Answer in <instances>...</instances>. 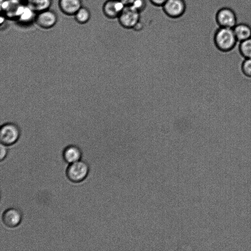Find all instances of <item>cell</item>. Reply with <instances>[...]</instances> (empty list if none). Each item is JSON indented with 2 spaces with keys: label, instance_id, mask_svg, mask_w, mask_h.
<instances>
[{
  "label": "cell",
  "instance_id": "10",
  "mask_svg": "<svg viewBox=\"0 0 251 251\" xmlns=\"http://www.w3.org/2000/svg\"><path fill=\"white\" fill-rule=\"evenodd\" d=\"M36 15L37 13L25 2L18 10L15 21L21 25H30L35 22Z\"/></svg>",
  "mask_w": 251,
  "mask_h": 251
},
{
  "label": "cell",
  "instance_id": "17",
  "mask_svg": "<svg viewBox=\"0 0 251 251\" xmlns=\"http://www.w3.org/2000/svg\"><path fill=\"white\" fill-rule=\"evenodd\" d=\"M239 50L244 58H251V37L240 42Z\"/></svg>",
  "mask_w": 251,
  "mask_h": 251
},
{
  "label": "cell",
  "instance_id": "14",
  "mask_svg": "<svg viewBox=\"0 0 251 251\" xmlns=\"http://www.w3.org/2000/svg\"><path fill=\"white\" fill-rule=\"evenodd\" d=\"M233 29L238 42H242L251 37V27L247 24H236Z\"/></svg>",
  "mask_w": 251,
  "mask_h": 251
},
{
  "label": "cell",
  "instance_id": "13",
  "mask_svg": "<svg viewBox=\"0 0 251 251\" xmlns=\"http://www.w3.org/2000/svg\"><path fill=\"white\" fill-rule=\"evenodd\" d=\"M81 156V150L75 145H69L63 151V157L64 160L69 164L80 160Z\"/></svg>",
  "mask_w": 251,
  "mask_h": 251
},
{
  "label": "cell",
  "instance_id": "16",
  "mask_svg": "<svg viewBox=\"0 0 251 251\" xmlns=\"http://www.w3.org/2000/svg\"><path fill=\"white\" fill-rule=\"evenodd\" d=\"M75 21L80 24H85L91 18V12L86 7L82 6L74 15Z\"/></svg>",
  "mask_w": 251,
  "mask_h": 251
},
{
  "label": "cell",
  "instance_id": "19",
  "mask_svg": "<svg viewBox=\"0 0 251 251\" xmlns=\"http://www.w3.org/2000/svg\"><path fill=\"white\" fill-rule=\"evenodd\" d=\"M130 6L140 13L144 11L147 6L146 0H134Z\"/></svg>",
  "mask_w": 251,
  "mask_h": 251
},
{
  "label": "cell",
  "instance_id": "6",
  "mask_svg": "<svg viewBox=\"0 0 251 251\" xmlns=\"http://www.w3.org/2000/svg\"><path fill=\"white\" fill-rule=\"evenodd\" d=\"M58 21L55 12L50 9L37 13L35 23L40 27L49 29L53 27Z\"/></svg>",
  "mask_w": 251,
  "mask_h": 251
},
{
  "label": "cell",
  "instance_id": "20",
  "mask_svg": "<svg viewBox=\"0 0 251 251\" xmlns=\"http://www.w3.org/2000/svg\"><path fill=\"white\" fill-rule=\"evenodd\" d=\"M0 159L1 161H2L6 157V156L7 154V153H8V150L7 148V146L0 143Z\"/></svg>",
  "mask_w": 251,
  "mask_h": 251
},
{
  "label": "cell",
  "instance_id": "1",
  "mask_svg": "<svg viewBox=\"0 0 251 251\" xmlns=\"http://www.w3.org/2000/svg\"><path fill=\"white\" fill-rule=\"evenodd\" d=\"M214 41L216 48L224 52L233 50L238 42L233 28L224 27H221L216 31Z\"/></svg>",
  "mask_w": 251,
  "mask_h": 251
},
{
  "label": "cell",
  "instance_id": "22",
  "mask_svg": "<svg viewBox=\"0 0 251 251\" xmlns=\"http://www.w3.org/2000/svg\"><path fill=\"white\" fill-rule=\"evenodd\" d=\"M126 6H130L134 0H120Z\"/></svg>",
  "mask_w": 251,
  "mask_h": 251
},
{
  "label": "cell",
  "instance_id": "15",
  "mask_svg": "<svg viewBox=\"0 0 251 251\" xmlns=\"http://www.w3.org/2000/svg\"><path fill=\"white\" fill-rule=\"evenodd\" d=\"M25 3L37 13L50 9L51 0H24Z\"/></svg>",
  "mask_w": 251,
  "mask_h": 251
},
{
  "label": "cell",
  "instance_id": "21",
  "mask_svg": "<svg viewBox=\"0 0 251 251\" xmlns=\"http://www.w3.org/2000/svg\"><path fill=\"white\" fill-rule=\"evenodd\" d=\"M151 3L156 6H161L164 4L167 0H149Z\"/></svg>",
  "mask_w": 251,
  "mask_h": 251
},
{
  "label": "cell",
  "instance_id": "5",
  "mask_svg": "<svg viewBox=\"0 0 251 251\" xmlns=\"http://www.w3.org/2000/svg\"><path fill=\"white\" fill-rule=\"evenodd\" d=\"M186 5L184 0H167L162 6L165 14L171 18H178L185 13Z\"/></svg>",
  "mask_w": 251,
  "mask_h": 251
},
{
  "label": "cell",
  "instance_id": "9",
  "mask_svg": "<svg viewBox=\"0 0 251 251\" xmlns=\"http://www.w3.org/2000/svg\"><path fill=\"white\" fill-rule=\"evenodd\" d=\"M126 6L120 0H106L102 7L103 14L108 18H118Z\"/></svg>",
  "mask_w": 251,
  "mask_h": 251
},
{
  "label": "cell",
  "instance_id": "2",
  "mask_svg": "<svg viewBox=\"0 0 251 251\" xmlns=\"http://www.w3.org/2000/svg\"><path fill=\"white\" fill-rule=\"evenodd\" d=\"M21 136L19 126L14 123L8 122L0 127V141L1 144L7 146L16 143Z\"/></svg>",
  "mask_w": 251,
  "mask_h": 251
},
{
  "label": "cell",
  "instance_id": "18",
  "mask_svg": "<svg viewBox=\"0 0 251 251\" xmlns=\"http://www.w3.org/2000/svg\"><path fill=\"white\" fill-rule=\"evenodd\" d=\"M241 70L245 76L251 78V58L244 59L241 63Z\"/></svg>",
  "mask_w": 251,
  "mask_h": 251
},
{
  "label": "cell",
  "instance_id": "8",
  "mask_svg": "<svg viewBox=\"0 0 251 251\" xmlns=\"http://www.w3.org/2000/svg\"><path fill=\"white\" fill-rule=\"evenodd\" d=\"M216 20L221 27L233 28L236 25L237 19L235 13L227 7L222 8L217 12Z\"/></svg>",
  "mask_w": 251,
  "mask_h": 251
},
{
  "label": "cell",
  "instance_id": "12",
  "mask_svg": "<svg viewBox=\"0 0 251 251\" xmlns=\"http://www.w3.org/2000/svg\"><path fill=\"white\" fill-rule=\"evenodd\" d=\"M58 6L61 11L68 16H74L82 6V0H59Z\"/></svg>",
  "mask_w": 251,
  "mask_h": 251
},
{
  "label": "cell",
  "instance_id": "3",
  "mask_svg": "<svg viewBox=\"0 0 251 251\" xmlns=\"http://www.w3.org/2000/svg\"><path fill=\"white\" fill-rule=\"evenodd\" d=\"M89 170L88 164L80 160L70 164L66 170V176L70 181L77 183L87 177Z\"/></svg>",
  "mask_w": 251,
  "mask_h": 251
},
{
  "label": "cell",
  "instance_id": "11",
  "mask_svg": "<svg viewBox=\"0 0 251 251\" xmlns=\"http://www.w3.org/2000/svg\"><path fill=\"white\" fill-rule=\"evenodd\" d=\"M2 219L6 226L9 227H15L21 223L22 214L18 208H9L4 211Z\"/></svg>",
  "mask_w": 251,
  "mask_h": 251
},
{
  "label": "cell",
  "instance_id": "4",
  "mask_svg": "<svg viewBox=\"0 0 251 251\" xmlns=\"http://www.w3.org/2000/svg\"><path fill=\"white\" fill-rule=\"evenodd\" d=\"M140 14L130 6H126L117 19L122 27L126 29H133L140 22Z\"/></svg>",
  "mask_w": 251,
  "mask_h": 251
},
{
  "label": "cell",
  "instance_id": "7",
  "mask_svg": "<svg viewBox=\"0 0 251 251\" xmlns=\"http://www.w3.org/2000/svg\"><path fill=\"white\" fill-rule=\"evenodd\" d=\"M24 2L25 0H1V14L8 20H15L17 12Z\"/></svg>",
  "mask_w": 251,
  "mask_h": 251
}]
</instances>
